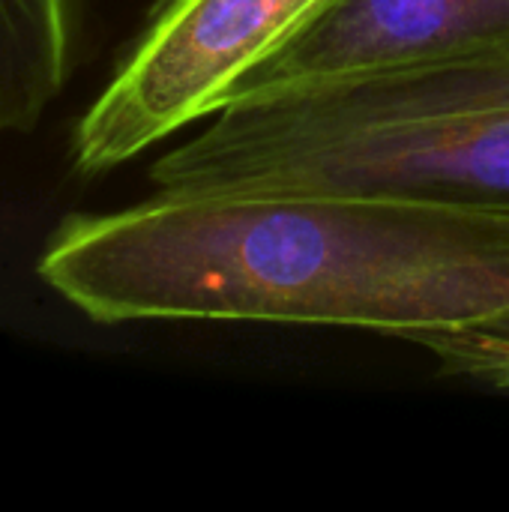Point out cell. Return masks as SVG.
Wrapping results in <instances>:
<instances>
[{
    "mask_svg": "<svg viewBox=\"0 0 509 512\" xmlns=\"http://www.w3.org/2000/svg\"><path fill=\"white\" fill-rule=\"evenodd\" d=\"M39 276L99 324L420 336L509 324V216L369 192H156L66 216Z\"/></svg>",
    "mask_w": 509,
    "mask_h": 512,
    "instance_id": "6da1fadb",
    "label": "cell"
},
{
    "mask_svg": "<svg viewBox=\"0 0 509 512\" xmlns=\"http://www.w3.org/2000/svg\"><path fill=\"white\" fill-rule=\"evenodd\" d=\"M156 192H369L509 216V48L228 102Z\"/></svg>",
    "mask_w": 509,
    "mask_h": 512,
    "instance_id": "7a4b0ae2",
    "label": "cell"
},
{
    "mask_svg": "<svg viewBox=\"0 0 509 512\" xmlns=\"http://www.w3.org/2000/svg\"><path fill=\"white\" fill-rule=\"evenodd\" d=\"M324 6L327 0H153L72 132V168L99 177L213 117Z\"/></svg>",
    "mask_w": 509,
    "mask_h": 512,
    "instance_id": "3957f363",
    "label": "cell"
},
{
    "mask_svg": "<svg viewBox=\"0 0 509 512\" xmlns=\"http://www.w3.org/2000/svg\"><path fill=\"white\" fill-rule=\"evenodd\" d=\"M509 48V0H327L228 102Z\"/></svg>",
    "mask_w": 509,
    "mask_h": 512,
    "instance_id": "277c9868",
    "label": "cell"
},
{
    "mask_svg": "<svg viewBox=\"0 0 509 512\" xmlns=\"http://www.w3.org/2000/svg\"><path fill=\"white\" fill-rule=\"evenodd\" d=\"M75 60L72 0H0V135L30 132Z\"/></svg>",
    "mask_w": 509,
    "mask_h": 512,
    "instance_id": "5b68a950",
    "label": "cell"
},
{
    "mask_svg": "<svg viewBox=\"0 0 509 512\" xmlns=\"http://www.w3.org/2000/svg\"><path fill=\"white\" fill-rule=\"evenodd\" d=\"M417 345L432 351L444 372L509 390V324L471 333L420 336Z\"/></svg>",
    "mask_w": 509,
    "mask_h": 512,
    "instance_id": "8992f818",
    "label": "cell"
}]
</instances>
